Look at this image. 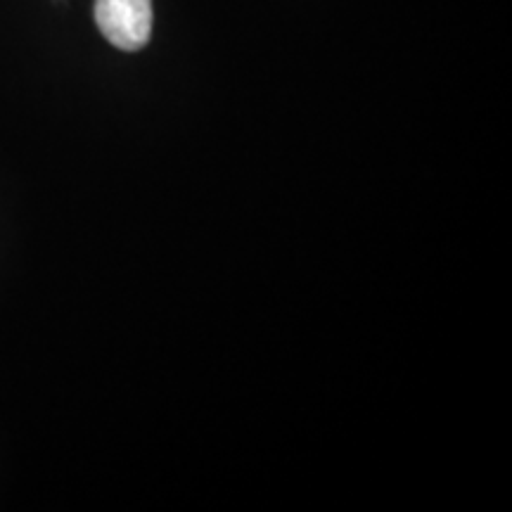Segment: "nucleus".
I'll list each match as a JSON object with an SVG mask.
<instances>
[{
    "instance_id": "nucleus-1",
    "label": "nucleus",
    "mask_w": 512,
    "mask_h": 512,
    "mask_svg": "<svg viewBox=\"0 0 512 512\" xmlns=\"http://www.w3.org/2000/svg\"><path fill=\"white\" fill-rule=\"evenodd\" d=\"M152 0H95V24L114 48L136 53L152 36Z\"/></svg>"
}]
</instances>
